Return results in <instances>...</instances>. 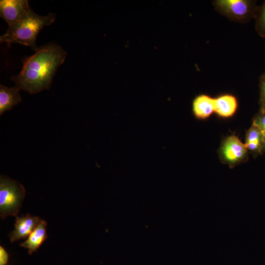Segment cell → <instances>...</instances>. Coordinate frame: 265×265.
I'll use <instances>...</instances> for the list:
<instances>
[{
	"label": "cell",
	"mask_w": 265,
	"mask_h": 265,
	"mask_svg": "<svg viewBox=\"0 0 265 265\" xmlns=\"http://www.w3.org/2000/svg\"><path fill=\"white\" fill-rule=\"evenodd\" d=\"M31 9L27 0H0V16L9 26L20 20Z\"/></svg>",
	"instance_id": "6"
},
{
	"label": "cell",
	"mask_w": 265,
	"mask_h": 265,
	"mask_svg": "<svg viewBox=\"0 0 265 265\" xmlns=\"http://www.w3.org/2000/svg\"><path fill=\"white\" fill-rule=\"evenodd\" d=\"M19 91V90L16 86L9 88L2 84L0 85V115L22 101Z\"/></svg>",
	"instance_id": "11"
},
{
	"label": "cell",
	"mask_w": 265,
	"mask_h": 265,
	"mask_svg": "<svg viewBox=\"0 0 265 265\" xmlns=\"http://www.w3.org/2000/svg\"><path fill=\"white\" fill-rule=\"evenodd\" d=\"M26 190L17 181L0 176V215L3 219L8 215L17 216L24 200Z\"/></svg>",
	"instance_id": "3"
},
{
	"label": "cell",
	"mask_w": 265,
	"mask_h": 265,
	"mask_svg": "<svg viewBox=\"0 0 265 265\" xmlns=\"http://www.w3.org/2000/svg\"><path fill=\"white\" fill-rule=\"evenodd\" d=\"M255 19V29L258 34L265 38V0L258 6Z\"/></svg>",
	"instance_id": "13"
},
{
	"label": "cell",
	"mask_w": 265,
	"mask_h": 265,
	"mask_svg": "<svg viewBox=\"0 0 265 265\" xmlns=\"http://www.w3.org/2000/svg\"><path fill=\"white\" fill-rule=\"evenodd\" d=\"M248 153L245 144L235 135L227 137L222 143L219 151L221 159L231 167L246 160Z\"/></svg>",
	"instance_id": "5"
},
{
	"label": "cell",
	"mask_w": 265,
	"mask_h": 265,
	"mask_svg": "<svg viewBox=\"0 0 265 265\" xmlns=\"http://www.w3.org/2000/svg\"><path fill=\"white\" fill-rule=\"evenodd\" d=\"M237 106L236 97L231 95H223L214 99V112L223 117L232 116L235 113Z\"/></svg>",
	"instance_id": "12"
},
{
	"label": "cell",
	"mask_w": 265,
	"mask_h": 265,
	"mask_svg": "<svg viewBox=\"0 0 265 265\" xmlns=\"http://www.w3.org/2000/svg\"><path fill=\"white\" fill-rule=\"evenodd\" d=\"M245 145L248 151L255 156L264 153V136L259 127L253 122L247 131Z\"/></svg>",
	"instance_id": "8"
},
{
	"label": "cell",
	"mask_w": 265,
	"mask_h": 265,
	"mask_svg": "<svg viewBox=\"0 0 265 265\" xmlns=\"http://www.w3.org/2000/svg\"><path fill=\"white\" fill-rule=\"evenodd\" d=\"M192 109L196 118H207L214 111V98L204 94L196 96L192 101Z\"/></svg>",
	"instance_id": "10"
},
{
	"label": "cell",
	"mask_w": 265,
	"mask_h": 265,
	"mask_svg": "<svg viewBox=\"0 0 265 265\" xmlns=\"http://www.w3.org/2000/svg\"><path fill=\"white\" fill-rule=\"evenodd\" d=\"M47 225L46 221L40 219L37 226L30 234L28 238L20 244L22 247L28 249V252L29 255L36 251L47 238Z\"/></svg>",
	"instance_id": "9"
},
{
	"label": "cell",
	"mask_w": 265,
	"mask_h": 265,
	"mask_svg": "<svg viewBox=\"0 0 265 265\" xmlns=\"http://www.w3.org/2000/svg\"><path fill=\"white\" fill-rule=\"evenodd\" d=\"M55 18L56 15L53 13L41 16L31 9L20 20L9 26L7 31L0 36V41L30 46L36 52L39 48L36 44L38 33L43 28L53 23Z\"/></svg>",
	"instance_id": "2"
},
{
	"label": "cell",
	"mask_w": 265,
	"mask_h": 265,
	"mask_svg": "<svg viewBox=\"0 0 265 265\" xmlns=\"http://www.w3.org/2000/svg\"><path fill=\"white\" fill-rule=\"evenodd\" d=\"M9 255L5 249L0 246V265H7L8 263Z\"/></svg>",
	"instance_id": "16"
},
{
	"label": "cell",
	"mask_w": 265,
	"mask_h": 265,
	"mask_svg": "<svg viewBox=\"0 0 265 265\" xmlns=\"http://www.w3.org/2000/svg\"><path fill=\"white\" fill-rule=\"evenodd\" d=\"M253 122L259 127L263 133L264 140L263 150L264 153L265 152V110L259 111L258 113L255 116Z\"/></svg>",
	"instance_id": "14"
},
{
	"label": "cell",
	"mask_w": 265,
	"mask_h": 265,
	"mask_svg": "<svg viewBox=\"0 0 265 265\" xmlns=\"http://www.w3.org/2000/svg\"><path fill=\"white\" fill-rule=\"evenodd\" d=\"M40 219L39 217L30 214L16 216L15 229L9 234L11 242L26 238L36 227Z\"/></svg>",
	"instance_id": "7"
},
{
	"label": "cell",
	"mask_w": 265,
	"mask_h": 265,
	"mask_svg": "<svg viewBox=\"0 0 265 265\" xmlns=\"http://www.w3.org/2000/svg\"><path fill=\"white\" fill-rule=\"evenodd\" d=\"M67 53L59 45L49 44L39 48L35 53L23 61L22 71L12 77L15 86L34 94L49 89L58 67Z\"/></svg>",
	"instance_id": "1"
},
{
	"label": "cell",
	"mask_w": 265,
	"mask_h": 265,
	"mask_svg": "<svg viewBox=\"0 0 265 265\" xmlns=\"http://www.w3.org/2000/svg\"><path fill=\"white\" fill-rule=\"evenodd\" d=\"M260 87V99L259 111L265 110V72H264L260 77L259 79Z\"/></svg>",
	"instance_id": "15"
},
{
	"label": "cell",
	"mask_w": 265,
	"mask_h": 265,
	"mask_svg": "<svg viewBox=\"0 0 265 265\" xmlns=\"http://www.w3.org/2000/svg\"><path fill=\"white\" fill-rule=\"evenodd\" d=\"M212 4L224 16L241 23L255 19L258 7L256 1L252 0H215Z\"/></svg>",
	"instance_id": "4"
}]
</instances>
